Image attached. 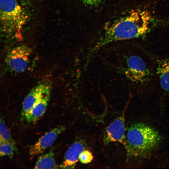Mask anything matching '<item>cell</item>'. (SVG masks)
<instances>
[{
	"mask_svg": "<svg viewBox=\"0 0 169 169\" xmlns=\"http://www.w3.org/2000/svg\"><path fill=\"white\" fill-rule=\"evenodd\" d=\"M151 20L147 11L137 9L107 24L87 57L91 59L99 50L109 43L143 36L147 32Z\"/></svg>",
	"mask_w": 169,
	"mask_h": 169,
	"instance_id": "obj_1",
	"label": "cell"
},
{
	"mask_svg": "<svg viewBox=\"0 0 169 169\" xmlns=\"http://www.w3.org/2000/svg\"><path fill=\"white\" fill-rule=\"evenodd\" d=\"M161 140L160 134L152 127L141 123L131 125L126 136L127 155L131 158L145 157L156 148Z\"/></svg>",
	"mask_w": 169,
	"mask_h": 169,
	"instance_id": "obj_2",
	"label": "cell"
},
{
	"mask_svg": "<svg viewBox=\"0 0 169 169\" xmlns=\"http://www.w3.org/2000/svg\"><path fill=\"white\" fill-rule=\"evenodd\" d=\"M122 69L125 77L139 93L147 92L153 90L156 75L155 69L139 52L127 55Z\"/></svg>",
	"mask_w": 169,
	"mask_h": 169,
	"instance_id": "obj_3",
	"label": "cell"
},
{
	"mask_svg": "<svg viewBox=\"0 0 169 169\" xmlns=\"http://www.w3.org/2000/svg\"><path fill=\"white\" fill-rule=\"evenodd\" d=\"M1 21L3 31L13 33L20 30L24 22L21 7L16 0H0Z\"/></svg>",
	"mask_w": 169,
	"mask_h": 169,
	"instance_id": "obj_4",
	"label": "cell"
},
{
	"mask_svg": "<svg viewBox=\"0 0 169 169\" xmlns=\"http://www.w3.org/2000/svg\"><path fill=\"white\" fill-rule=\"evenodd\" d=\"M32 53V49L25 45L14 47L6 55L4 61L5 65L11 72L23 73L28 69Z\"/></svg>",
	"mask_w": 169,
	"mask_h": 169,
	"instance_id": "obj_5",
	"label": "cell"
},
{
	"mask_svg": "<svg viewBox=\"0 0 169 169\" xmlns=\"http://www.w3.org/2000/svg\"><path fill=\"white\" fill-rule=\"evenodd\" d=\"M124 114L115 118L105 129L103 137L105 144L119 142L125 145L126 136Z\"/></svg>",
	"mask_w": 169,
	"mask_h": 169,
	"instance_id": "obj_6",
	"label": "cell"
},
{
	"mask_svg": "<svg viewBox=\"0 0 169 169\" xmlns=\"http://www.w3.org/2000/svg\"><path fill=\"white\" fill-rule=\"evenodd\" d=\"M51 86L50 82L40 83L33 87L25 97L22 104L21 115L24 117L42 98Z\"/></svg>",
	"mask_w": 169,
	"mask_h": 169,
	"instance_id": "obj_7",
	"label": "cell"
},
{
	"mask_svg": "<svg viewBox=\"0 0 169 169\" xmlns=\"http://www.w3.org/2000/svg\"><path fill=\"white\" fill-rule=\"evenodd\" d=\"M65 130L64 127L59 126L46 132L30 147L29 150L30 155L34 156L43 153L52 145L58 135Z\"/></svg>",
	"mask_w": 169,
	"mask_h": 169,
	"instance_id": "obj_8",
	"label": "cell"
},
{
	"mask_svg": "<svg viewBox=\"0 0 169 169\" xmlns=\"http://www.w3.org/2000/svg\"><path fill=\"white\" fill-rule=\"evenodd\" d=\"M155 64V71L161 91L169 93V58L151 56Z\"/></svg>",
	"mask_w": 169,
	"mask_h": 169,
	"instance_id": "obj_9",
	"label": "cell"
},
{
	"mask_svg": "<svg viewBox=\"0 0 169 169\" xmlns=\"http://www.w3.org/2000/svg\"><path fill=\"white\" fill-rule=\"evenodd\" d=\"M85 141L82 139L73 142L66 151L60 167L63 169L74 168L79 160L80 154L85 150Z\"/></svg>",
	"mask_w": 169,
	"mask_h": 169,
	"instance_id": "obj_10",
	"label": "cell"
},
{
	"mask_svg": "<svg viewBox=\"0 0 169 169\" xmlns=\"http://www.w3.org/2000/svg\"><path fill=\"white\" fill-rule=\"evenodd\" d=\"M51 87L49 88L32 109L25 116L26 121L34 123L38 120L44 114L49 101Z\"/></svg>",
	"mask_w": 169,
	"mask_h": 169,
	"instance_id": "obj_11",
	"label": "cell"
},
{
	"mask_svg": "<svg viewBox=\"0 0 169 169\" xmlns=\"http://www.w3.org/2000/svg\"><path fill=\"white\" fill-rule=\"evenodd\" d=\"M57 166L54 158L53 149L41 155L38 158L34 166L35 169H56Z\"/></svg>",
	"mask_w": 169,
	"mask_h": 169,
	"instance_id": "obj_12",
	"label": "cell"
},
{
	"mask_svg": "<svg viewBox=\"0 0 169 169\" xmlns=\"http://www.w3.org/2000/svg\"><path fill=\"white\" fill-rule=\"evenodd\" d=\"M17 150L15 145L10 143L0 141V155L1 156H7L12 158L14 152Z\"/></svg>",
	"mask_w": 169,
	"mask_h": 169,
	"instance_id": "obj_13",
	"label": "cell"
},
{
	"mask_svg": "<svg viewBox=\"0 0 169 169\" xmlns=\"http://www.w3.org/2000/svg\"><path fill=\"white\" fill-rule=\"evenodd\" d=\"M0 141L7 142L15 145L10 131L7 128L4 121L1 119L0 121Z\"/></svg>",
	"mask_w": 169,
	"mask_h": 169,
	"instance_id": "obj_14",
	"label": "cell"
},
{
	"mask_svg": "<svg viewBox=\"0 0 169 169\" xmlns=\"http://www.w3.org/2000/svg\"><path fill=\"white\" fill-rule=\"evenodd\" d=\"M93 159V156L90 151L84 150L80 154L79 157V160L84 164L90 163Z\"/></svg>",
	"mask_w": 169,
	"mask_h": 169,
	"instance_id": "obj_15",
	"label": "cell"
},
{
	"mask_svg": "<svg viewBox=\"0 0 169 169\" xmlns=\"http://www.w3.org/2000/svg\"><path fill=\"white\" fill-rule=\"evenodd\" d=\"M103 0H80L85 5L94 6L100 3Z\"/></svg>",
	"mask_w": 169,
	"mask_h": 169,
	"instance_id": "obj_16",
	"label": "cell"
}]
</instances>
